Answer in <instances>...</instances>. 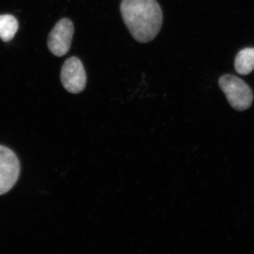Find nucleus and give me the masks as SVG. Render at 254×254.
<instances>
[{
  "mask_svg": "<svg viewBox=\"0 0 254 254\" xmlns=\"http://www.w3.org/2000/svg\"><path fill=\"white\" fill-rule=\"evenodd\" d=\"M219 86L234 109L243 111L250 108L253 92L243 80L233 75H224L219 80Z\"/></svg>",
  "mask_w": 254,
  "mask_h": 254,
  "instance_id": "obj_2",
  "label": "nucleus"
},
{
  "mask_svg": "<svg viewBox=\"0 0 254 254\" xmlns=\"http://www.w3.org/2000/svg\"><path fill=\"white\" fill-rule=\"evenodd\" d=\"M19 160L9 148L0 145V195L9 191L20 175Z\"/></svg>",
  "mask_w": 254,
  "mask_h": 254,
  "instance_id": "obj_3",
  "label": "nucleus"
},
{
  "mask_svg": "<svg viewBox=\"0 0 254 254\" xmlns=\"http://www.w3.org/2000/svg\"><path fill=\"white\" fill-rule=\"evenodd\" d=\"M237 72L242 75L249 74L254 69V48L241 50L235 62Z\"/></svg>",
  "mask_w": 254,
  "mask_h": 254,
  "instance_id": "obj_6",
  "label": "nucleus"
},
{
  "mask_svg": "<svg viewBox=\"0 0 254 254\" xmlns=\"http://www.w3.org/2000/svg\"><path fill=\"white\" fill-rule=\"evenodd\" d=\"M18 28V21L14 16L7 14L0 16V38L3 41L12 40Z\"/></svg>",
  "mask_w": 254,
  "mask_h": 254,
  "instance_id": "obj_7",
  "label": "nucleus"
},
{
  "mask_svg": "<svg viewBox=\"0 0 254 254\" xmlns=\"http://www.w3.org/2000/svg\"><path fill=\"white\" fill-rule=\"evenodd\" d=\"M60 77L64 88L69 93L77 94L86 88V71L81 60L76 57L68 58L65 61Z\"/></svg>",
  "mask_w": 254,
  "mask_h": 254,
  "instance_id": "obj_4",
  "label": "nucleus"
},
{
  "mask_svg": "<svg viewBox=\"0 0 254 254\" xmlns=\"http://www.w3.org/2000/svg\"><path fill=\"white\" fill-rule=\"evenodd\" d=\"M124 22L136 41H153L163 25V11L156 0H122Z\"/></svg>",
  "mask_w": 254,
  "mask_h": 254,
  "instance_id": "obj_1",
  "label": "nucleus"
},
{
  "mask_svg": "<svg viewBox=\"0 0 254 254\" xmlns=\"http://www.w3.org/2000/svg\"><path fill=\"white\" fill-rule=\"evenodd\" d=\"M74 33L71 20L63 18L55 24L48 39L50 51L57 57H63L69 51Z\"/></svg>",
  "mask_w": 254,
  "mask_h": 254,
  "instance_id": "obj_5",
  "label": "nucleus"
}]
</instances>
